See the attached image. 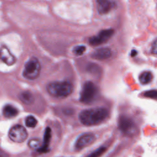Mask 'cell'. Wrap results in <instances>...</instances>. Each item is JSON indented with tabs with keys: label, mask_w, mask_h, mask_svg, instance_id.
<instances>
[{
	"label": "cell",
	"mask_w": 157,
	"mask_h": 157,
	"mask_svg": "<svg viewBox=\"0 0 157 157\" xmlns=\"http://www.w3.org/2000/svg\"><path fill=\"white\" fill-rule=\"evenodd\" d=\"M39 140L38 139H32L28 142V145L31 148H39Z\"/></svg>",
	"instance_id": "obj_19"
},
{
	"label": "cell",
	"mask_w": 157,
	"mask_h": 157,
	"mask_svg": "<svg viewBox=\"0 0 157 157\" xmlns=\"http://www.w3.org/2000/svg\"><path fill=\"white\" fill-rule=\"evenodd\" d=\"M137 54V51H136V50H132L131 51V56L132 57L135 56Z\"/></svg>",
	"instance_id": "obj_22"
},
{
	"label": "cell",
	"mask_w": 157,
	"mask_h": 157,
	"mask_svg": "<svg viewBox=\"0 0 157 157\" xmlns=\"http://www.w3.org/2000/svg\"><path fill=\"white\" fill-rule=\"evenodd\" d=\"M98 96L97 86L90 81L84 83L80 93V100L85 104H90L96 100Z\"/></svg>",
	"instance_id": "obj_3"
},
{
	"label": "cell",
	"mask_w": 157,
	"mask_h": 157,
	"mask_svg": "<svg viewBox=\"0 0 157 157\" xmlns=\"http://www.w3.org/2000/svg\"><path fill=\"white\" fill-rule=\"evenodd\" d=\"M40 68L39 60L35 57H32L25 63L23 75L27 79L34 80L39 77Z\"/></svg>",
	"instance_id": "obj_4"
},
{
	"label": "cell",
	"mask_w": 157,
	"mask_h": 157,
	"mask_svg": "<svg viewBox=\"0 0 157 157\" xmlns=\"http://www.w3.org/2000/svg\"><path fill=\"white\" fill-rule=\"evenodd\" d=\"M144 96L157 99V90H151L145 92Z\"/></svg>",
	"instance_id": "obj_20"
},
{
	"label": "cell",
	"mask_w": 157,
	"mask_h": 157,
	"mask_svg": "<svg viewBox=\"0 0 157 157\" xmlns=\"http://www.w3.org/2000/svg\"><path fill=\"white\" fill-rule=\"evenodd\" d=\"M37 123V121L36 120V118L32 116V115H29L28 117H27L25 119V124L26 126L29 127V128H34L36 126Z\"/></svg>",
	"instance_id": "obj_16"
},
{
	"label": "cell",
	"mask_w": 157,
	"mask_h": 157,
	"mask_svg": "<svg viewBox=\"0 0 157 157\" xmlns=\"http://www.w3.org/2000/svg\"><path fill=\"white\" fill-rule=\"evenodd\" d=\"M107 116L108 111L106 109L96 107L82 111L79 114V120L82 124L91 126L102 122Z\"/></svg>",
	"instance_id": "obj_1"
},
{
	"label": "cell",
	"mask_w": 157,
	"mask_h": 157,
	"mask_svg": "<svg viewBox=\"0 0 157 157\" xmlns=\"http://www.w3.org/2000/svg\"><path fill=\"white\" fill-rule=\"evenodd\" d=\"M1 59L8 65L13 64L15 62V56L6 46L3 45L1 48Z\"/></svg>",
	"instance_id": "obj_10"
},
{
	"label": "cell",
	"mask_w": 157,
	"mask_h": 157,
	"mask_svg": "<svg viewBox=\"0 0 157 157\" xmlns=\"http://www.w3.org/2000/svg\"><path fill=\"white\" fill-rule=\"evenodd\" d=\"M115 4L111 0H96L98 12L100 14H106L114 7Z\"/></svg>",
	"instance_id": "obj_9"
},
{
	"label": "cell",
	"mask_w": 157,
	"mask_h": 157,
	"mask_svg": "<svg viewBox=\"0 0 157 157\" xmlns=\"http://www.w3.org/2000/svg\"><path fill=\"white\" fill-rule=\"evenodd\" d=\"M153 78V75L150 71H144L139 75V80L143 85L149 83Z\"/></svg>",
	"instance_id": "obj_15"
},
{
	"label": "cell",
	"mask_w": 157,
	"mask_h": 157,
	"mask_svg": "<svg viewBox=\"0 0 157 157\" xmlns=\"http://www.w3.org/2000/svg\"><path fill=\"white\" fill-rule=\"evenodd\" d=\"M113 29H106L101 31L97 36H93L89 39L90 45L96 46L107 41L113 34Z\"/></svg>",
	"instance_id": "obj_7"
},
{
	"label": "cell",
	"mask_w": 157,
	"mask_h": 157,
	"mask_svg": "<svg viewBox=\"0 0 157 157\" xmlns=\"http://www.w3.org/2000/svg\"><path fill=\"white\" fill-rule=\"evenodd\" d=\"M18 111L17 108L12 105H6L4 107L2 113L4 117L7 118H12L17 115Z\"/></svg>",
	"instance_id": "obj_13"
},
{
	"label": "cell",
	"mask_w": 157,
	"mask_h": 157,
	"mask_svg": "<svg viewBox=\"0 0 157 157\" xmlns=\"http://www.w3.org/2000/svg\"><path fill=\"white\" fill-rule=\"evenodd\" d=\"M118 128L123 134L128 136L134 135L137 131V127L134 121L125 115L119 118Z\"/></svg>",
	"instance_id": "obj_5"
},
{
	"label": "cell",
	"mask_w": 157,
	"mask_h": 157,
	"mask_svg": "<svg viewBox=\"0 0 157 157\" xmlns=\"http://www.w3.org/2000/svg\"><path fill=\"white\" fill-rule=\"evenodd\" d=\"M47 90L52 96L62 98L71 94L73 86L69 82H53L47 85Z\"/></svg>",
	"instance_id": "obj_2"
},
{
	"label": "cell",
	"mask_w": 157,
	"mask_h": 157,
	"mask_svg": "<svg viewBox=\"0 0 157 157\" xmlns=\"http://www.w3.org/2000/svg\"><path fill=\"white\" fill-rule=\"evenodd\" d=\"M111 55H112V52L109 48H101L95 50L92 53L91 56L96 59L102 60V59H105L110 58Z\"/></svg>",
	"instance_id": "obj_11"
},
{
	"label": "cell",
	"mask_w": 157,
	"mask_h": 157,
	"mask_svg": "<svg viewBox=\"0 0 157 157\" xmlns=\"http://www.w3.org/2000/svg\"><path fill=\"white\" fill-rule=\"evenodd\" d=\"M156 9H157V5H156Z\"/></svg>",
	"instance_id": "obj_23"
},
{
	"label": "cell",
	"mask_w": 157,
	"mask_h": 157,
	"mask_svg": "<svg viewBox=\"0 0 157 157\" xmlns=\"http://www.w3.org/2000/svg\"><path fill=\"white\" fill-rule=\"evenodd\" d=\"M86 47L84 45H77L73 48V53L77 56L82 55L85 51Z\"/></svg>",
	"instance_id": "obj_18"
},
{
	"label": "cell",
	"mask_w": 157,
	"mask_h": 157,
	"mask_svg": "<svg viewBox=\"0 0 157 157\" xmlns=\"http://www.w3.org/2000/svg\"><path fill=\"white\" fill-rule=\"evenodd\" d=\"M95 140V136L91 133H85L80 136L75 142V147L77 150H81L90 145Z\"/></svg>",
	"instance_id": "obj_8"
},
{
	"label": "cell",
	"mask_w": 157,
	"mask_h": 157,
	"mask_svg": "<svg viewBox=\"0 0 157 157\" xmlns=\"http://www.w3.org/2000/svg\"><path fill=\"white\" fill-rule=\"evenodd\" d=\"M9 136L13 142L21 143L26 139L28 133L26 129L23 126L17 124L10 128L9 132Z\"/></svg>",
	"instance_id": "obj_6"
},
{
	"label": "cell",
	"mask_w": 157,
	"mask_h": 157,
	"mask_svg": "<svg viewBox=\"0 0 157 157\" xmlns=\"http://www.w3.org/2000/svg\"><path fill=\"white\" fill-rule=\"evenodd\" d=\"M19 98L22 102L25 104H31L34 101V96L29 91H23L22 92Z\"/></svg>",
	"instance_id": "obj_14"
},
{
	"label": "cell",
	"mask_w": 157,
	"mask_h": 157,
	"mask_svg": "<svg viewBox=\"0 0 157 157\" xmlns=\"http://www.w3.org/2000/svg\"><path fill=\"white\" fill-rule=\"evenodd\" d=\"M51 129L50 128H47L45 129L44 136V142L42 145L38 148L37 151L40 153H46L48 151V145L50 140L51 139Z\"/></svg>",
	"instance_id": "obj_12"
},
{
	"label": "cell",
	"mask_w": 157,
	"mask_h": 157,
	"mask_svg": "<svg viewBox=\"0 0 157 157\" xmlns=\"http://www.w3.org/2000/svg\"><path fill=\"white\" fill-rule=\"evenodd\" d=\"M151 52L153 54L157 55V39L154 40L153 44H152V45H151Z\"/></svg>",
	"instance_id": "obj_21"
},
{
	"label": "cell",
	"mask_w": 157,
	"mask_h": 157,
	"mask_svg": "<svg viewBox=\"0 0 157 157\" xmlns=\"http://www.w3.org/2000/svg\"><path fill=\"white\" fill-rule=\"evenodd\" d=\"M106 150V147H101L99 148L96 149L94 151L92 152L91 154L88 155L86 157H99Z\"/></svg>",
	"instance_id": "obj_17"
}]
</instances>
